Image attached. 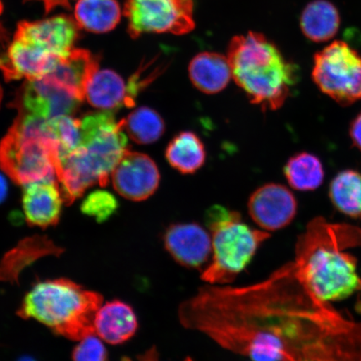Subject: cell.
I'll return each instance as SVG.
<instances>
[{
  "label": "cell",
  "instance_id": "cell-1",
  "mask_svg": "<svg viewBox=\"0 0 361 361\" xmlns=\"http://www.w3.org/2000/svg\"><path fill=\"white\" fill-rule=\"evenodd\" d=\"M360 236L353 226L331 224L322 218L311 221L297 243L295 263L290 266L293 277L322 302L344 300L361 290L356 260L341 247Z\"/></svg>",
  "mask_w": 361,
  "mask_h": 361
},
{
  "label": "cell",
  "instance_id": "cell-2",
  "mask_svg": "<svg viewBox=\"0 0 361 361\" xmlns=\"http://www.w3.org/2000/svg\"><path fill=\"white\" fill-rule=\"evenodd\" d=\"M79 147L61 161L57 179L63 200L71 204L94 184L106 186L128 151L123 121L111 111L90 113L80 120Z\"/></svg>",
  "mask_w": 361,
  "mask_h": 361
},
{
  "label": "cell",
  "instance_id": "cell-3",
  "mask_svg": "<svg viewBox=\"0 0 361 361\" xmlns=\"http://www.w3.org/2000/svg\"><path fill=\"white\" fill-rule=\"evenodd\" d=\"M227 57L234 81L264 111L282 107L299 79L298 67L263 34L234 36Z\"/></svg>",
  "mask_w": 361,
  "mask_h": 361
},
{
  "label": "cell",
  "instance_id": "cell-4",
  "mask_svg": "<svg viewBox=\"0 0 361 361\" xmlns=\"http://www.w3.org/2000/svg\"><path fill=\"white\" fill-rule=\"evenodd\" d=\"M102 302L100 293L70 279H47L35 283L26 293L17 314L43 324L56 335L79 341L94 333V317Z\"/></svg>",
  "mask_w": 361,
  "mask_h": 361
},
{
  "label": "cell",
  "instance_id": "cell-5",
  "mask_svg": "<svg viewBox=\"0 0 361 361\" xmlns=\"http://www.w3.org/2000/svg\"><path fill=\"white\" fill-rule=\"evenodd\" d=\"M47 121L19 113L0 142V169L22 186L58 182L60 152Z\"/></svg>",
  "mask_w": 361,
  "mask_h": 361
},
{
  "label": "cell",
  "instance_id": "cell-6",
  "mask_svg": "<svg viewBox=\"0 0 361 361\" xmlns=\"http://www.w3.org/2000/svg\"><path fill=\"white\" fill-rule=\"evenodd\" d=\"M206 224L213 251L201 279L212 286H224L235 281L270 238L269 232L250 227L243 222L240 214L222 206L207 210Z\"/></svg>",
  "mask_w": 361,
  "mask_h": 361
},
{
  "label": "cell",
  "instance_id": "cell-7",
  "mask_svg": "<svg viewBox=\"0 0 361 361\" xmlns=\"http://www.w3.org/2000/svg\"><path fill=\"white\" fill-rule=\"evenodd\" d=\"M312 79L320 92L342 106L361 100V56L344 42L315 54Z\"/></svg>",
  "mask_w": 361,
  "mask_h": 361
},
{
  "label": "cell",
  "instance_id": "cell-8",
  "mask_svg": "<svg viewBox=\"0 0 361 361\" xmlns=\"http://www.w3.org/2000/svg\"><path fill=\"white\" fill-rule=\"evenodd\" d=\"M123 15L133 39L145 34L183 35L195 29L193 0H126Z\"/></svg>",
  "mask_w": 361,
  "mask_h": 361
},
{
  "label": "cell",
  "instance_id": "cell-9",
  "mask_svg": "<svg viewBox=\"0 0 361 361\" xmlns=\"http://www.w3.org/2000/svg\"><path fill=\"white\" fill-rule=\"evenodd\" d=\"M81 102L65 88L47 78L27 80L17 94L13 106L19 113L49 120L71 115Z\"/></svg>",
  "mask_w": 361,
  "mask_h": 361
},
{
  "label": "cell",
  "instance_id": "cell-10",
  "mask_svg": "<svg viewBox=\"0 0 361 361\" xmlns=\"http://www.w3.org/2000/svg\"><path fill=\"white\" fill-rule=\"evenodd\" d=\"M247 210L252 221L262 230L278 231L295 219L298 203L290 189L283 185L267 183L252 194Z\"/></svg>",
  "mask_w": 361,
  "mask_h": 361
},
{
  "label": "cell",
  "instance_id": "cell-11",
  "mask_svg": "<svg viewBox=\"0 0 361 361\" xmlns=\"http://www.w3.org/2000/svg\"><path fill=\"white\" fill-rule=\"evenodd\" d=\"M113 186L120 195L135 202L144 201L159 187L160 173L155 161L143 153L130 152L111 174Z\"/></svg>",
  "mask_w": 361,
  "mask_h": 361
},
{
  "label": "cell",
  "instance_id": "cell-12",
  "mask_svg": "<svg viewBox=\"0 0 361 361\" xmlns=\"http://www.w3.org/2000/svg\"><path fill=\"white\" fill-rule=\"evenodd\" d=\"M80 30L74 17L61 15L38 21H21L13 36L65 57L75 49Z\"/></svg>",
  "mask_w": 361,
  "mask_h": 361
},
{
  "label": "cell",
  "instance_id": "cell-13",
  "mask_svg": "<svg viewBox=\"0 0 361 361\" xmlns=\"http://www.w3.org/2000/svg\"><path fill=\"white\" fill-rule=\"evenodd\" d=\"M164 245L176 263L184 268L201 269L212 258L211 234L196 223L171 224L164 234Z\"/></svg>",
  "mask_w": 361,
  "mask_h": 361
},
{
  "label": "cell",
  "instance_id": "cell-14",
  "mask_svg": "<svg viewBox=\"0 0 361 361\" xmlns=\"http://www.w3.org/2000/svg\"><path fill=\"white\" fill-rule=\"evenodd\" d=\"M62 58L13 37L6 51L0 54V71L7 80H37L49 73Z\"/></svg>",
  "mask_w": 361,
  "mask_h": 361
},
{
  "label": "cell",
  "instance_id": "cell-15",
  "mask_svg": "<svg viewBox=\"0 0 361 361\" xmlns=\"http://www.w3.org/2000/svg\"><path fill=\"white\" fill-rule=\"evenodd\" d=\"M63 202L58 182L26 185L22 200L26 222L42 228L56 225L60 221Z\"/></svg>",
  "mask_w": 361,
  "mask_h": 361
},
{
  "label": "cell",
  "instance_id": "cell-16",
  "mask_svg": "<svg viewBox=\"0 0 361 361\" xmlns=\"http://www.w3.org/2000/svg\"><path fill=\"white\" fill-rule=\"evenodd\" d=\"M64 248L47 236L35 235L22 239L0 260V281L18 284L23 271L47 256H61Z\"/></svg>",
  "mask_w": 361,
  "mask_h": 361
},
{
  "label": "cell",
  "instance_id": "cell-17",
  "mask_svg": "<svg viewBox=\"0 0 361 361\" xmlns=\"http://www.w3.org/2000/svg\"><path fill=\"white\" fill-rule=\"evenodd\" d=\"M97 70V56L87 49H74L63 57L44 78L65 88L82 102L85 98L88 81Z\"/></svg>",
  "mask_w": 361,
  "mask_h": 361
},
{
  "label": "cell",
  "instance_id": "cell-18",
  "mask_svg": "<svg viewBox=\"0 0 361 361\" xmlns=\"http://www.w3.org/2000/svg\"><path fill=\"white\" fill-rule=\"evenodd\" d=\"M94 333L111 345L128 341L137 333L138 320L132 306L121 300L102 305L94 322Z\"/></svg>",
  "mask_w": 361,
  "mask_h": 361
},
{
  "label": "cell",
  "instance_id": "cell-19",
  "mask_svg": "<svg viewBox=\"0 0 361 361\" xmlns=\"http://www.w3.org/2000/svg\"><path fill=\"white\" fill-rule=\"evenodd\" d=\"M188 75L194 87L207 94L222 92L233 78L228 57L209 51L192 58L189 63Z\"/></svg>",
  "mask_w": 361,
  "mask_h": 361
},
{
  "label": "cell",
  "instance_id": "cell-20",
  "mask_svg": "<svg viewBox=\"0 0 361 361\" xmlns=\"http://www.w3.org/2000/svg\"><path fill=\"white\" fill-rule=\"evenodd\" d=\"M85 98L94 107L103 111H113L123 106H133L128 84L116 72L97 70L88 81Z\"/></svg>",
  "mask_w": 361,
  "mask_h": 361
},
{
  "label": "cell",
  "instance_id": "cell-21",
  "mask_svg": "<svg viewBox=\"0 0 361 361\" xmlns=\"http://www.w3.org/2000/svg\"><path fill=\"white\" fill-rule=\"evenodd\" d=\"M341 21L340 12L335 4L327 0H313L302 11L300 28L311 42L323 43L335 37Z\"/></svg>",
  "mask_w": 361,
  "mask_h": 361
},
{
  "label": "cell",
  "instance_id": "cell-22",
  "mask_svg": "<svg viewBox=\"0 0 361 361\" xmlns=\"http://www.w3.org/2000/svg\"><path fill=\"white\" fill-rule=\"evenodd\" d=\"M123 15L117 0H76L74 19L80 30L90 33L110 32Z\"/></svg>",
  "mask_w": 361,
  "mask_h": 361
},
{
  "label": "cell",
  "instance_id": "cell-23",
  "mask_svg": "<svg viewBox=\"0 0 361 361\" xmlns=\"http://www.w3.org/2000/svg\"><path fill=\"white\" fill-rule=\"evenodd\" d=\"M165 156L171 168L182 174H193L204 165L207 153L200 137L186 130L171 140Z\"/></svg>",
  "mask_w": 361,
  "mask_h": 361
},
{
  "label": "cell",
  "instance_id": "cell-24",
  "mask_svg": "<svg viewBox=\"0 0 361 361\" xmlns=\"http://www.w3.org/2000/svg\"><path fill=\"white\" fill-rule=\"evenodd\" d=\"M329 197L341 214L361 218V173L350 169L338 173L329 184Z\"/></svg>",
  "mask_w": 361,
  "mask_h": 361
},
{
  "label": "cell",
  "instance_id": "cell-25",
  "mask_svg": "<svg viewBox=\"0 0 361 361\" xmlns=\"http://www.w3.org/2000/svg\"><path fill=\"white\" fill-rule=\"evenodd\" d=\"M283 173L293 189L298 191H314L322 186L324 170L319 158L309 152L292 156L284 166Z\"/></svg>",
  "mask_w": 361,
  "mask_h": 361
},
{
  "label": "cell",
  "instance_id": "cell-26",
  "mask_svg": "<svg viewBox=\"0 0 361 361\" xmlns=\"http://www.w3.org/2000/svg\"><path fill=\"white\" fill-rule=\"evenodd\" d=\"M123 123L130 138L138 144L154 143L165 133L164 120L150 107L137 108L123 120Z\"/></svg>",
  "mask_w": 361,
  "mask_h": 361
},
{
  "label": "cell",
  "instance_id": "cell-27",
  "mask_svg": "<svg viewBox=\"0 0 361 361\" xmlns=\"http://www.w3.org/2000/svg\"><path fill=\"white\" fill-rule=\"evenodd\" d=\"M47 124L58 142L61 161L79 147L81 142L80 120L71 115H62L48 120Z\"/></svg>",
  "mask_w": 361,
  "mask_h": 361
},
{
  "label": "cell",
  "instance_id": "cell-28",
  "mask_svg": "<svg viewBox=\"0 0 361 361\" xmlns=\"http://www.w3.org/2000/svg\"><path fill=\"white\" fill-rule=\"evenodd\" d=\"M118 207V202L113 194L105 190H96L85 198L80 210L97 222L103 223L116 213Z\"/></svg>",
  "mask_w": 361,
  "mask_h": 361
},
{
  "label": "cell",
  "instance_id": "cell-29",
  "mask_svg": "<svg viewBox=\"0 0 361 361\" xmlns=\"http://www.w3.org/2000/svg\"><path fill=\"white\" fill-rule=\"evenodd\" d=\"M72 361H108V351L96 333L81 338L72 352Z\"/></svg>",
  "mask_w": 361,
  "mask_h": 361
},
{
  "label": "cell",
  "instance_id": "cell-30",
  "mask_svg": "<svg viewBox=\"0 0 361 361\" xmlns=\"http://www.w3.org/2000/svg\"><path fill=\"white\" fill-rule=\"evenodd\" d=\"M349 133L353 145L361 151V112L351 121Z\"/></svg>",
  "mask_w": 361,
  "mask_h": 361
},
{
  "label": "cell",
  "instance_id": "cell-31",
  "mask_svg": "<svg viewBox=\"0 0 361 361\" xmlns=\"http://www.w3.org/2000/svg\"><path fill=\"white\" fill-rule=\"evenodd\" d=\"M27 2L37 1L43 4L45 13H49L57 8H65L71 10V3L75 0H26Z\"/></svg>",
  "mask_w": 361,
  "mask_h": 361
},
{
  "label": "cell",
  "instance_id": "cell-32",
  "mask_svg": "<svg viewBox=\"0 0 361 361\" xmlns=\"http://www.w3.org/2000/svg\"><path fill=\"white\" fill-rule=\"evenodd\" d=\"M8 190V182L3 175L0 174V203L6 200Z\"/></svg>",
  "mask_w": 361,
  "mask_h": 361
},
{
  "label": "cell",
  "instance_id": "cell-33",
  "mask_svg": "<svg viewBox=\"0 0 361 361\" xmlns=\"http://www.w3.org/2000/svg\"><path fill=\"white\" fill-rule=\"evenodd\" d=\"M8 40V32L6 28H4L2 23L0 22V48L4 47V44L7 42ZM2 89L0 87V103H1L2 100Z\"/></svg>",
  "mask_w": 361,
  "mask_h": 361
},
{
  "label": "cell",
  "instance_id": "cell-34",
  "mask_svg": "<svg viewBox=\"0 0 361 361\" xmlns=\"http://www.w3.org/2000/svg\"><path fill=\"white\" fill-rule=\"evenodd\" d=\"M17 361H36V360L33 357H31V356L25 355V356H22V357H20Z\"/></svg>",
  "mask_w": 361,
  "mask_h": 361
},
{
  "label": "cell",
  "instance_id": "cell-35",
  "mask_svg": "<svg viewBox=\"0 0 361 361\" xmlns=\"http://www.w3.org/2000/svg\"><path fill=\"white\" fill-rule=\"evenodd\" d=\"M3 11H4L3 0H0V13H2Z\"/></svg>",
  "mask_w": 361,
  "mask_h": 361
},
{
  "label": "cell",
  "instance_id": "cell-36",
  "mask_svg": "<svg viewBox=\"0 0 361 361\" xmlns=\"http://www.w3.org/2000/svg\"><path fill=\"white\" fill-rule=\"evenodd\" d=\"M186 361H192L191 359H188Z\"/></svg>",
  "mask_w": 361,
  "mask_h": 361
},
{
  "label": "cell",
  "instance_id": "cell-37",
  "mask_svg": "<svg viewBox=\"0 0 361 361\" xmlns=\"http://www.w3.org/2000/svg\"><path fill=\"white\" fill-rule=\"evenodd\" d=\"M360 361H361V360H360Z\"/></svg>",
  "mask_w": 361,
  "mask_h": 361
}]
</instances>
